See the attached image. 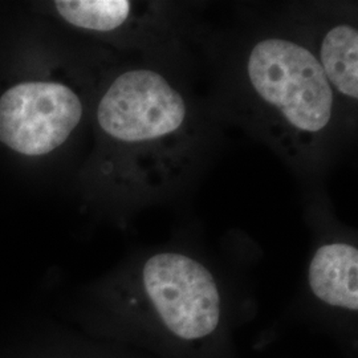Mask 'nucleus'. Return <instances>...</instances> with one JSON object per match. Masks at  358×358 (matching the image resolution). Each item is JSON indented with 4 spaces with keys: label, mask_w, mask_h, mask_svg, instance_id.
Returning a JSON list of instances; mask_svg holds the SVG:
<instances>
[{
    "label": "nucleus",
    "mask_w": 358,
    "mask_h": 358,
    "mask_svg": "<svg viewBox=\"0 0 358 358\" xmlns=\"http://www.w3.org/2000/svg\"><path fill=\"white\" fill-rule=\"evenodd\" d=\"M96 121L103 137L131 157L136 178L149 192L183 171L194 148L196 131L187 99L150 68L115 77L99 101Z\"/></svg>",
    "instance_id": "nucleus-1"
},
{
    "label": "nucleus",
    "mask_w": 358,
    "mask_h": 358,
    "mask_svg": "<svg viewBox=\"0 0 358 358\" xmlns=\"http://www.w3.org/2000/svg\"><path fill=\"white\" fill-rule=\"evenodd\" d=\"M243 85L256 115L296 159L320 148L336 115V96L312 50L282 36L255 41L245 56Z\"/></svg>",
    "instance_id": "nucleus-2"
},
{
    "label": "nucleus",
    "mask_w": 358,
    "mask_h": 358,
    "mask_svg": "<svg viewBox=\"0 0 358 358\" xmlns=\"http://www.w3.org/2000/svg\"><path fill=\"white\" fill-rule=\"evenodd\" d=\"M141 285L167 331L185 341L215 332L222 300L215 278L196 259L179 252L150 256L141 271Z\"/></svg>",
    "instance_id": "nucleus-3"
},
{
    "label": "nucleus",
    "mask_w": 358,
    "mask_h": 358,
    "mask_svg": "<svg viewBox=\"0 0 358 358\" xmlns=\"http://www.w3.org/2000/svg\"><path fill=\"white\" fill-rule=\"evenodd\" d=\"M84 115L76 90L60 81H23L0 96V143L43 157L71 138Z\"/></svg>",
    "instance_id": "nucleus-4"
},
{
    "label": "nucleus",
    "mask_w": 358,
    "mask_h": 358,
    "mask_svg": "<svg viewBox=\"0 0 358 358\" xmlns=\"http://www.w3.org/2000/svg\"><path fill=\"white\" fill-rule=\"evenodd\" d=\"M308 282L322 303L357 312V248L343 242L322 244L309 263Z\"/></svg>",
    "instance_id": "nucleus-5"
},
{
    "label": "nucleus",
    "mask_w": 358,
    "mask_h": 358,
    "mask_svg": "<svg viewBox=\"0 0 358 358\" xmlns=\"http://www.w3.org/2000/svg\"><path fill=\"white\" fill-rule=\"evenodd\" d=\"M333 93L349 103L358 100L357 27L337 22L327 27L313 51Z\"/></svg>",
    "instance_id": "nucleus-6"
},
{
    "label": "nucleus",
    "mask_w": 358,
    "mask_h": 358,
    "mask_svg": "<svg viewBox=\"0 0 358 358\" xmlns=\"http://www.w3.org/2000/svg\"><path fill=\"white\" fill-rule=\"evenodd\" d=\"M57 15L83 31L110 34L134 20V3L125 0H57Z\"/></svg>",
    "instance_id": "nucleus-7"
}]
</instances>
